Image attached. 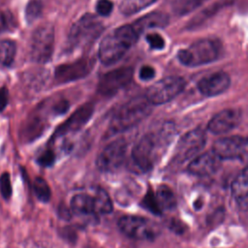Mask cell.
I'll list each match as a JSON object with an SVG mask.
<instances>
[{
  "mask_svg": "<svg viewBox=\"0 0 248 248\" xmlns=\"http://www.w3.org/2000/svg\"><path fill=\"white\" fill-rule=\"evenodd\" d=\"M54 47V28L46 23L40 25L31 37L30 56L37 63L47 62L52 55Z\"/></svg>",
  "mask_w": 248,
  "mask_h": 248,
  "instance_id": "cell-6",
  "label": "cell"
},
{
  "mask_svg": "<svg viewBox=\"0 0 248 248\" xmlns=\"http://www.w3.org/2000/svg\"><path fill=\"white\" fill-rule=\"evenodd\" d=\"M42 3L39 0H32L30 1L25 9V16L26 19L31 22L33 21L35 18H37L41 13H42Z\"/></svg>",
  "mask_w": 248,
  "mask_h": 248,
  "instance_id": "cell-30",
  "label": "cell"
},
{
  "mask_svg": "<svg viewBox=\"0 0 248 248\" xmlns=\"http://www.w3.org/2000/svg\"><path fill=\"white\" fill-rule=\"evenodd\" d=\"M118 227L124 234L139 240H152L159 233L155 223L140 216H123L118 220Z\"/></svg>",
  "mask_w": 248,
  "mask_h": 248,
  "instance_id": "cell-9",
  "label": "cell"
},
{
  "mask_svg": "<svg viewBox=\"0 0 248 248\" xmlns=\"http://www.w3.org/2000/svg\"><path fill=\"white\" fill-rule=\"evenodd\" d=\"M95 59L92 57H82L78 60L64 63L54 70V78L59 83L76 81L88 76L93 70Z\"/></svg>",
  "mask_w": 248,
  "mask_h": 248,
  "instance_id": "cell-10",
  "label": "cell"
},
{
  "mask_svg": "<svg viewBox=\"0 0 248 248\" xmlns=\"http://www.w3.org/2000/svg\"><path fill=\"white\" fill-rule=\"evenodd\" d=\"M16 53V43L12 40L5 39L0 41V65L8 67L14 60Z\"/></svg>",
  "mask_w": 248,
  "mask_h": 248,
  "instance_id": "cell-23",
  "label": "cell"
},
{
  "mask_svg": "<svg viewBox=\"0 0 248 248\" xmlns=\"http://www.w3.org/2000/svg\"><path fill=\"white\" fill-rule=\"evenodd\" d=\"M241 121V110L226 108L215 114L208 122L207 129L215 135L226 134L234 129Z\"/></svg>",
  "mask_w": 248,
  "mask_h": 248,
  "instance_id": "cell-15",
  "label": "cell"
},
{
  "mask_svg": "<svg viewBox=\"0 0 248 248\" xmlns=\"http://www.w3.org/2000/svg\"><path fill=\"white\" fill-rule=\"evenodd\" d=\"M93 198H94L95 213L108 214L112 211V202L108 194L105 190L98 188Z\"/></svg>",
  "mask_w": 248,
  "mask_h": 248,
  "instance_id": "cell-22",
  "label": "cell"
},
{
  "mask_svg": "<svg viewBox=\"0 0 248 248\" xmlns=\"http://www.w3.org/2000/svg\"><path fill=\"white\" fill-rule=\"evenodd\" d=\"M185 87V80L176 76L167 77L148 87L145 98L153 105L168 103L179 95Z\"/></svg>",
  "mask_w": 248,
  "mask_h": 248,
  "instance_id": "cell-5",
  "label": "cell"
},
{
  "mask_svg": "<svg viewBox=\"0 0 248 248\" xmlns=\"http://www.w3.org/2000/svg\"><path fill=\"white\" fill-rule=\"evenodd\" d=\"M103 23L92 14H85L71 27L68 45L71 49L78 50L90 46L103 33Z\"/></svg>",
  "mask_w": 248,
  "mask_h": 248,
  "instance_id": "cell-4",
  "label": "cell"
},
{
  "mask_svg": "<svg viewBox=\"0 0 248 248\" xmlns=\"http://www.w3.org/2000/svg\"><path fill=\"white\" fill-rule=\"evenodd\" d=\"M222 52L221 43L212 38L200 39L189 47L180 49L177 53L181 64L188 67H198L217 60Z\"/></svg>",
  "mask_w": 248,
  "mask_h": 248,
  "instance_id": "cell-3",
  "label": "cell"
},
{
  "mask_svg": "<svg viewBox=\"0 0 248 248\" xmlns=\"http://www.w3.org/2000/svg\"><path fill=\"white\" fill-rule=\"evenodd\" d=\"M231 85V78L225 72H216L201 78L198 90L204 96L214 97L224 93Z\"/></svg>",
  "mask_w": 248,
  "mask_h": 248,
  "instance_id": "cell-16",
  "label": "cell"
},
{
  "mask_svg": "<svg viewBox=\"0 0 248 248\" xmlns=\"http://www.w3.org/2000/svg\"><path fill=\"white\" fill-rule=\"evenodd\" d=\"M139 35L132 24L122 25L108 34L99 46V60L105 65L119 61L137 42Z\"/></svg>",
  "mask_w": 248,
  "mask_h": 248,
  "instance_id": "cell-1",
  "label": "cell"
},
{
  "mask_svg": "<svg viewBox=\"0 0 248 248\" xmlns=\"http://www.w3.org/2000/svg\"><path fill=\"white\" fill-rule=\"evenodd\" d=\"M142 205H143L146 209H148L149 211H151V212L154 213V214L159 215V214L162 213V209H161V207H160V205H159V203H158V202H157L156 196H155V194H154L151 190H149V191L146 193L145 197L143 198Z\"/></svg>",
  "mask_w": 248,
  "mask_h": 248,
  "instance_id": "cell-29",
  "label": "cell"
},
{
  "mask_svg": "<svg viewBox=\"0 0 248 248\" xmlns=\"http://www.w3.org/2000/svg\"><path fill=\"white\" fill-rule=\"evenodd\" d=\"M169 23V16L168 15L161 13V12H153L147 14L137 21H135L132 26L140 36L142 32L152 29V28H164Z\"/></svg>",
  "mask_w": 248,
  "mask_h": 248,
  "instance_id": "cell-19",
  "label": "cell"
},
{
  "mask_svg": "<svg viewBox=\"0 0 248 248\" xmlns=\"http://www.w3.org/2000/svg\"><path fill=\"white\" fill-rule=\"evenodd\" d=\"M71 209L78 215H92L95 213L94 198L87 194H77L71 200Z\"/></svg>",
  "mask_w": 248,
  "mask_h": 248,
  "instance_id": "cell-21",
  "label": "cell"
},
{
  "mask_svg": "<svg viewBox=\"0 0 248 248\" xmlns=\"http://www.w3.org/2000/svg\"><path fill=\"white\" fill-rule=\"evenodd\" d=\"M163 132L162 130L160 135L151 133L144 135L133 148V162L140 170L148 171L152 169L159 142L163 139Z\"/></svg>",
  "mask_w": 248,
  "mask_h": 248,
  "instance_id": "cell-8",
  "label": "cell"
},
{
  "mask_svg": "<svg viewBox=\"0 0 248 248\" xmlns=\"http://www.w3.org/2000/svg\"><path fill=\"white\" fill-rule=\"evenodd\" d=\"M139 76L141 80H144V81L150 80L155 77V70L153 67L149 65H144L140 69Z\"/></svg>",
  "mask_w": 248,
  "mask_h": 248,
  "instance_id": "cell-34",
  "label": "cell"
},
{
  "mask_svg": "<svg viewBox=\"0 0 248 248\" xmlns=\"http://www.w3.org/2000/svg\"><path fill=\"white\" fill-rule=\"evenodd\" d=\"M16 27V20L9 11L0 12V33L12 31Z\"/></svg>",
  "mask_w": 248,
  "mask_h": 248,
  "instance_id": "cell-28",
  "label": "cell"
},
{
  "mask_svg": "<svg viewBox=\"0 0 248 248\" xmlns=\"http://www.w3.org/2000/svg\"><path fill=\"white\" fill-rule=\"evenodd\" d=\"M157 202L161 209H171L176 205V200L172 191L166 185L158 187L155 193Z\"/></svg>",
  "mask_w": 248,
  "mask_h": 248,
  "instance_id": "cell-25",
  "label": "cell"
},
{
  "mask_svg": "<svg viewBox=\"0 0 248 248\" xmlns=\"http://www.w3.org/2000/svg\"><path fill=\"white\" fill-rule=\"evenodd\" d=\"M113 8V3L110 0H98L96 3V12L98 15L108 16Z\"/></svg>",
  "mask_w": 248,
  "mask_h": 248,
  "instance_id": "cell-33",
  "label": "cell"
},
{
  "mask_svg": "<svg viewBox=\"0 0 248 248\" xmlns=\"http://www.w3.org/2000/svg\"><path fill=\"white\" fill-rule=\"evenodd\" d=\"M205 143V134L201 128H196L187 132L178 141L175 159L178 162H185L194 159L203 148Z\"/></svg>",
  "mask_w": 248,
  "mask_h": 248,
  "instance_id": "cell-13",
  "label": "cell"
},
{
  "mask_svg": "<svg viewBox=\"0 0 248 248\" xmlns=\"http://www.w3.org/2000/svg\"><path fill=\"white\" fill-rule=\"evenodd\" d=\"M212 151L221 160H239L248 166V138L246 137L221 138L214 142Z\"/></svg>",
  "mask_w": 248,
  "mask_h": 248,
  "instance_id": "cell-7",
  "label": "cell"
},
{
  "mask_svg": "<svg viewBox=\"0 0 248 248\" xmlns=\"http://www.w3.org/2000/svg\"><path fill=\"white\" fill-rule=\"evenodd\" d=\"M8 99H9V94L8 90L6 87H1L0 88V110H3L7 104H8Z\"/></svg>",
  "mask_w": 248,
  "mask_h": 248,
  "instance_id": "cell-36",
  "label": "cell"
},
{
  "mask_svg": "<svg viewBox=\"0 0 248 248\" xmlns=\"http://www.w3.org/2000/svg\"><path fill=\"white\" fill-rule=\"evenodd\" d=\"M151 106L145 96L131 99L112 116L108 125V134L115 135L133 128L150 114Z\"/></svg>",
  "mask_w": 248,
  "mask_h": 248,
  "instance_id": "cell-2",
  "label": "cell"
},
{
  "mask_svg": "<svg viewBox=\"0 0 248 248\" xmlns=\"http://www.w3.org/2000/svg\"><path fill=\"white\" fill-rule=\"evenodd\" d=\"M0 192L2 197L6 200L10 199L12 195V184L8 172H4L0 176Z\"/></svg>",
  "mask_w": 248,
  "mask_h": 248,
  "instance_id": "cell-31",
  "label": "cell"
},
{
  "mask_svg": "<svg viewBox=\"0 0 248 248\" xmlns=\"http://www.w3.org/2000/svg\"><path fill=\"white\" fill-rule=\"evenodd\" d=\"M127 143L124 139H117L108 143L96 160L97 168L102 171H112L124 162Z\"/></svg>",
  "mask_w": 248,
  "mask_h": 248,
  "instance_id": "cell-12",
  "label": "cell"
},
{
  "mask_svg": "<svg viewBox=\"0 0 248 248\" xmlns=\"http://www.w3.org/2000/svg\"><path fill=\"white\" fill-rule=\"evenodd\" d=\"M34 192L36 197L44 202H46L49 201L50 197H51V191L49 188V185L47 184V182L42 178V177H37L34 180Z\"/></svg>",
  "mask_w": 248,
  "mask_h": 248,
  "instance_id": "cell-27",
  "label": "cell"
},
{
  "mask_svg": "<svg viewBox=\"0 0 248 248\" xmlns=\"http://www.w3.org/2000/svg\"><path fill=\"white\" fill-rule=\"evenodd\" d=\"M232 197L240 209H248V166L232 183Z\"/></svg>",
  "mask_w": 248,
  "mask_h": 248,
  "instance_id": "cell-18",
  "label": "cell"
},
{
  "mask_svg": "<svg viewBox=\"0 0 248 248\" xmlns=\"http://www.w3.org/2000/svg\"><path fill=\"white\" fill-rule=\"evenodd\" d=\"M93 112V104L86 103L82 105L78 109H76V111L57 128L53 135V138H60L80 130L89 121Z\"/></svg>",
  "mask_w": 248,
  "mask_h": 248,
  "instance_id": "cell-14",
  "label": "cell"
},
{
  "mask_svg": "<svg viewBox=\"0 0 248 248\" xmlns=\"http://www.w3.org/2000/svg\"><path fill=\"white\" fill-rule=\"evenodd\" d=\"M157 0H122L119 10L125 16H131L149 7Z\"/></svg>",
  "mask_w": 248,
  "mask_h": 248,
  "instance_id": "cell-24",
  "label": "cell"
},
{
  "mask_svg": "<svg viewBox=\"0 0 248 248\" xmlns=\"http://www.w3.org/2000/svg\"><path fill=\"white\" fill-rule=\"evenodd\" d=\"M54 159V152L51 149H47L41 154V156L38 158V162L43 166H50L53 163Z\"/></svg>",
  "mask_w": 248,
  "mask_h": 248,
  "instance_id": "cell-35",
  "label": "cell"
},
{
  "mask_svg": "<svg viewBox=\"0 0 248 248\" xmlns=\"http://www.w3.org/2000/svg\"><path fill=\"white\" fill-rule=\"evenodd\" d=\"M207 0H174L172 2V11L175 15H187L199 7H201Z\"/></svg>",
  "mask_w": 248,
  "mask_h": 248,
  "instance_id": "cell-26",
  "label": "cell"
},
{
  "mask_svg": "<svg viewBox=\"0 0 248 248\" xmlns=\"http://www.w3.org/2000/svg\"><path fill=\"white\" fill-rule=\"evenodd\" d=\"M221 159L211 152H205L195 157L188 165V171L199 176H207L217 171Z\"/></svg>",
  "mask_w": 248,
  "mask_h": 248,
  "instance_id": "cell-17",
  "label": "cell"
},
{
  "mask_svg": "<svg viewBox=\"0 0 248 248\" xmlns=\"http://www.w3.org/2000/svg\"><path fill=\"white\" fill-rule=\"evenodd\" d=\"M146 42L153 49H162L165 46V40L157 33H149L146 36Z\"/></svg>",
  "mask_w": 248,
  "mask_h": 248,
  "instance_id": "cell-32",
  "label": "cell"
},
{
  "mask_svg": "<svg viewBox=\"0 0 248 248\" xmlns=\"http://www.w3.org/2000/svg\"><path fill=\"white\" fill-rule=\"evenodd\" d=\"M43 107L38 108L27 119L23 128V135L26 139H35L38 137L46 127V115Z\"/></svg>",
  "mask_w": 248,
  "mask_h": 248,
  "instance_id": "cell-20",
  "label": "cell"
},
{
  "mask_svg": "<svg viewBox=\"0 0 248 248\" xmlns=\"http://www.w3.org/2000/svg\"><path fill=\"white\" fill-rule=\"evenodd\" d=\"M133 68L121 67L104 74L98 83V92L103 96H112L127 86L133 78Z\"/></svg>",
  "mask_w": 248,
  "mask_h": 248,
  "instance_id": "cell-11",
  "label": "cell"
}]
</instances>
